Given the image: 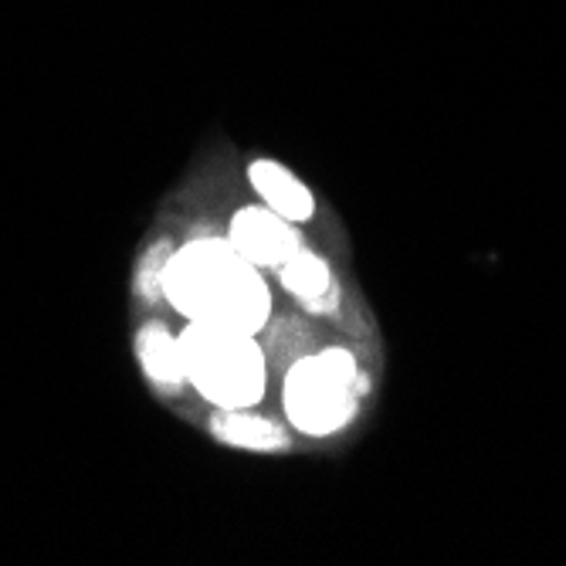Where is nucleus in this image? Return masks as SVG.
Returning <instances> with one entry per match:
<instances>
[{"mask_svg": "<svg viewBox=\"0 0 566 566\" xmlns=\"http://www.w3.org/2000/svg\"><path fill=\"white\" fill-rule=\"evenodd\" d=\"M356 359L346 349H323L305 356L285 377V410L289 421L305 434H333L356 410L353 397Z\"/></svg>", "mask_w": 566, "mask_h": 566, "instance_id": "obj_3", "label": "nucleus"}, {"mask_svg": "<svg viewBox=\"0 0 566 566\" xmlns=\"http://www.w3.org/2000/svg\"><path fill=\"white\" fill-rule=\"evenodd\" d=\"M139 359L146 374L157 380L160 387H180L184 384V367H180V349H177V336L167 333V326H146L136 339Z\"/></svg>", "mask_w": 566, "mask_h": 566, "instance_id": "obj_7", "label": "nucleus"}, {"mask_svg": "<svg viewBox=\"0 0 566 566\" xmlns=\"http://www.w3.org/2000/svg\"><path fill=\"white\" fill-rule=\"evenodd\" d=\"M184 380L221 410H244L265 397V353L254 336L190 319L177 336Z\"/></svg>", "mask_w": 566, "mask_h": 566, "instance_id": "obj_2", "label": "nucleus"}, {"mask_svg": "<svg viewBox=\"0 0 566 566\" xmlns=\"http://www.w3.org/2000/svg\"><path fill=\"white\" fill-rule=\"evenodd\" d=\"M248 177H251V187L262 193V200L285 221L302 224L313 218V208H316L313 193H308L305 184H298L285 167H279L272 160H259V164H251Z\"/></svg>", "mask_w": 566, "mask_h": 566, "instance_id": "obj_5", "label": "nucleus"}, {"mask_svg": "<svg viewBox=\"0 0 566 566\" xmlns=\"http://www.w3.org/2000/svg\"><path fill=\"white\" fill-rule=\"evenodd\" d=\"M214 434H221L231 444L254 448V451H269V448L285 444V434L279 424L262 421V418H248L241 410H224L221 418H214Z\"/></svg>", "mask_w": 566, "mask_h": 566, "instance_id": "obj_8", "label": "nucleus"}, {"mask_svg": "<svg viewBox=\"0 0 566 566\" xmlns=\"http://www.w3.org/2000/svg\"><path fill=\"white\" fill-rule=\"evenodd\" d=\"M160 292L180 316L254 336L272 316V292L228 238H197L170 251Z\"/></svg>", "mask_w": 566, "mask_h": 566, "instance_id": "obj_1", "label": "nucleus"}, {"mask_svg": "<svg viewBox=\"0 0 566 566\" xmlns=\"http://www.w3.org/2000/svg\"><path fill=\"white\" fill-rule=\"evenodd\" d=\"M228 241L254 269H282L302 248L292 221H285L272 208H241L231 221Z\"/></svg>", "mask_w": 566, "mask_h": 566, "instance_id": "obj_4", "label": "nucleus"}, {"mask_svg": "<svg viewBox=\"0 0 566 566\" xmlns=\"http://www.w3.org/2000/svg\"><path fill=\"white\" fill-rule=\"evenodd\" d=\"M279 275H282V285L292 295H298L308 308H326V295H333V275L319 254L298 248L279 269Z\"/></svg>", "mask_w": 566, "mask_h": 566, "instance_id": "obj_6", "label": "nucleus"}]
</instances>
